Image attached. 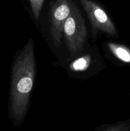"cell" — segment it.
Segmentation results:
<instances>
[{"label": "cell", "instance_id": "cell-1", "mask_svg": "<svg viewBox=\"0 0 130 131\" xmlns=\"http://www.w3.org/2000/svg\"><path fill=\"white\" fill-rule=\"evenodd\" d=\"M35 72L34 41L31 38L17 54L11 67L9 110L16 122L22 121L28 111Z\"/></svg>", "mask_w": 130, "mask_h": 131}, {"label": "cell", "instance_id": "cell-2", "mask_svg": "<svg viewBox=\"0 0 130 131\" xmlns=\"http://www.w3.org/2000/svg\"><path fill=\"white\" fill-rule=\"evenodd\" d=\"M63 34L71 56L82 51L86 40L87 28L84 17L73 0L64 25Z\"/></svg>", "mask_w": 130, "mask_h": 131}, {"label": "cell", "instance_id": "cell-4", "mask_svg": "<svg viewBox=\"0 0 130 131\" xmlns=\"http://www.w3.org/2000/svg\"><path fill=\"white\" fill-rule=\"evenodd\" d=\"M73 0H55L50 12V31L54 45L59 47L61 44L65 21L71 11Z\"/></svg>", "mask_w": 130, "mask_h": 131}, {"label": "cell", "instance_id": "cell-3", "mask_svg": "<svg viewBox=\"0 0 130 131\" xmlns=\"http://www.w3.org/2000/svg\"><path fill=\"white\" fill-rule=\"evenodd\" d=\"M87 15L92 27L93 35L96 38L99 31L113 37H118V31L107 12L94 0H79Z\"/></svg>", "mask_w": 130, "mask_h": 131}, {"label": "cell", "instance_id": "cell-7", "mask_svg": "<svg viewBox=\"0 0 130 131\" xmlns=\"http://www.w3.org/2000/svg\"><path fill=\"white\" fill-rule=\"evenodd\" d=\"M99 131H130V118L124 121L107 125Z\"/></svg>", "mask_w": 130, "mask_h": 131}, {"label": "cell", "instance_id": "cell-5", "mask_svg": "<svg viewBox=\"0 0 130 131\" xmlns=\"http://www.w3.org/2000/svg\"><path fill=\"white\" fill-rule=\"evenodd\" d=\"M112 54L121 62L130 65V48L119 43L109 42L107 44Z\"/></svg>", "mask_w": 130, "mask_h": 131}, {"label": "cell", "instance_id": "cell-6", "mask_svg": "<svg viewBox=\"0 0 130 131\" xmlns=\"http://www.w3.org/2000/svg\"><path fill=\"white\" fill-rule=\"evenodd\" d=\"M90 56L87 54L82 57L79 58L73 61L70 65V69L75 71H83L87 69L88 67L90 65Z\"/></svg>", "mask_w": 130, "mask_h": 131}, {"label": "cell", "instance_id": "cell-9", "mask_svg": "<svg viewBox=\"0 0 130 131\" xmlns=\"http://www.w3.org/2000/svg\"><path fill=\"white\" fill-rule=\"evenodd\" d=\"M129 95H130V93H129Z\"/></svg>", "mask_w": 130, "mask_h": 131}, {"label": "cell", "instance_id": "cell-8", "mask_svg": "<svg viewBox=\"0 0 130 131\" xmlns=\"http://www.w3.org/2000/svg\"><path fill=\"white\" fill-rule=\"evenodd\" d=\"M30 3L32 12L35 19L38 20L40 15L42 6L45 2V0H29Z\"/></svg>", "mask_w": 130, "mask_h": 131}]
</instances>
